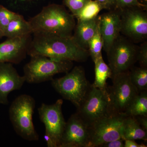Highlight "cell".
Wrapping results in <instances>:
<instances>
[{
    "mask_svg": "<svg viewBox=\"0 0 147 147\" xmlns=\"http://www.w3.org/2000/svg\"><path fill=\"white\" fill-rule=\"evenodd\" d=\"M28 49L29 56L41 55L53 59L82 62L89 57L88 50L76 44L73 37L34 33Z\"/></svg>",
    "mask_w": 147,
    "mask_h": 147,
    "instance_id": "6da1fadb",
    "label": "cell"
},
{
    "mask_svg": "<svg viewBox=\"0 0 147 147\" xmlns=\"http://www.w3.org/2000/svg\"><path fill=\"white\" fill-rule=\"evenodd\" d=\"M34 33L71 36L76 26L75 18L63 6L56 4L44 7L29 21Z\"/></svg>",
    "mask_w": 147,
    "mask_h": 147,
    "instance_id": "7a4b0ae2",
    "label": "cell"
},
{
    "mask_svg": "<svg viewBox=\"0 0 147 147\" xmlns=\"http://www.w3.org/2000/svg\"><path fill=\"white\" fill-rule=\"evenodd\" d=\"M35 105L33 97L21 94L12 101L9 110V119L14 131L22 139L30 142L39 140L33 122Z\"/></svg>",
    "mask_w": 147,
    "mask_h": 147,
    "instance_id": "3957f363",
    "label": "cell"
},
{
    "mask_svg": "<svg viewBox=\"0 0 147 147\" xmlns=\"http://www.w3.org/2000/svg\"><path fill=\"white\" fill-rule=\"evenodd\" d=\"M73 61L53 59L41 55L31 57V59L24 67L26 82L39 84L51 81L56 74L67 73L72 69Z\"/></svg>",
    "mask_w": 147,
    "mask_h": 147,
    "instance_id": "277c9868",
    "label": "cell"
},
{
    "mask_svg": "<svg viewBox=\"0 0 147 147\" xmlns=\"http://www.w3.org/2000/svg\"><path fill=\"white\" fill-rule=\"evenodd\" d=\"M51 81L54 89L76 108L82 103L91 85L87 80L84 68L81 66H75L64 76Z\"/></svg>",
    "mask_w": 147,
    "mask_h": 147,
    "instance_id": "5b68a950",
    "label": "cell"
},
{
    "mask_svg": "<svg viewBox=\"0 0 147 147\" xmlns=\"http://www.w3.org/2000/svg\"><path fill=\"white\" fill-rule=\"evenodd\" d=\"M113 84L108 86V115L124 114L139 92L130 81L129 70L112 76Z\"/></svg>",
    "mask_w": 147,
    "mask_h": 147,
    "instance_id": "8992f818",
    "label": "cell"
},
{
    "mask_svg": "<svg viewBox=\"0 0 147 147\" xmlns=\"http://www.w3.org/2000/svg\"><path fill=\"white\" fill-rule=\"evenodd\" d=\"M63 100L54 104L42 103L38 109L40 119L45 125V137L48 147H59L66 123L62 111Z\"/></svg>",
    "mask_w": 147,
    "mask_h": 147,
    "instance_id": "52a82bcc",
    "label": "cell"
},
{
    "mask_svg": "<svg viewBox=\"0 0 147 147\" xmlns=\"http://www.w3.org/2000/svg\"><path fill=\"white\" fill-rule=\"evenodd\" d=\"M124 114L108 115L96 121L89 126L88 147H99L100 145L122 138Z\"/></svg>",
    "mask_w": 147,
    "mask_h": 147,
    "instance_id": "ba28073f",
    "label": "cell"
},
{
    "mask_svg": "<svg viewBox=\"0 0 147 147\" xmlns=\"http://www.w3.org/2000/svg\"><path fill=\"white\" fill-rule=\"evenodd\" d=\"M138 48L125 37L119 36L106 53L113 76L134 65L137 61Z\"/></svg>",
    "mask_w": 147,
    "mask_h": 147,
    "instance_id": "9c48e42d",
    "label": "cell"
},
{
    "mask_svg": "<svg viewBox=\"0 0 147 147\" xmlns=\"http://www.w3.org/2000/svg\"><path fill=\"white\" fill-rule=\"evenodd\" d=\"M108 96L91 85L76 113L89 125L108 115Z\"/></svg>",
    "mask_w": 147,
    "mask_h": 147,
    "instance_id": "30bf717a",
    "label": "cell"
},
{
    "mask_svg": "<svg viewBox=\"0 0 147 147\" xmlns=\"http://www.w3.org/2000/svg\"><path fill=\"white\" fill-rule=\"evenodd\" d=\"M120 9L121 32L135 42L146 39L147 15L144 9L138 7Z\"/></svg>",
    "mask_w": 147,
    "mask_h": 147,
    "instance_id": "8fae6325",
    "label": "cell"
},
{
    "mask_svg": "<svg viewBox=\"0 0 147 147\" xmlns=\"http://www.w3.org/2000/svg\"><path fill=\"white\" fill-rule=\"evenodd\" d=\"M89 125L76 113L66 123L59 147H88Z\"/></svg>",
    "mask_w": 147,
    "mask_h": 147,
    "instance_id": "7c38bea8",
    "label": "cell"
},
{
    "mask_svg": "<svg viewBox=\"0 0 147 147\" xmlns=\"http://www.w3.org/2000/svg\"><path fill=\"white\" fill-rule=\"evenodd\" d=\"M31 39L30 35L23 37L7 38L0 43V63H20L28 55Z\"/></svg>",
    "mask_w": 147,
    "mask_h": 147,
    "instance_id": "4fadbf2b",
    "label": "cell"
},
{
    "mask_svg": "<svg viewBox=\"0 0 147 147\" xmlns=\"http://www.w3.org/2000/svg\"><path fill=\"white\" fill-rule=\"evenodd\" d=\"M26 82L24 76H21L10 63H0V103L9 104L8 95L19 90Z\"/></svg>",
    "mask_w": 147,
    "mask_h": 147,
    "instance_id": "5bb4252c",
    "label": "cell"
},
{
    "mask_svg": "<svg viewBox=\"0 0 147 147\" xmlns=\"http://www.w3.org/2000/svg\"><path fill=\"white\" fill-rule=\"evenodd\" d=\"M99 27L103 42L102 48L107 53L120 35L121 9L115 8L99 16Z\"/></svg>",
    "mask_w": 147,
    "mask_h": 147,
    "instance_id": "9a60e30c",
    "label": "cell"
},
{
    "mask_svg": "<svg viewBox=\"0 0 147 147\" xmlns=\"http://www.w3.org/2000/svg\"><path fill=\"white\" fill-rule=\"evenodd\" d=\"M99 20V16L89 21H78L74 28L72 37L79 47L84 50L88 49L89 43L94 35Z\"/></svg>",
    "mask_w": 147,
    "mask_h": 147,
    "instance_id": "2e32d148",
    "label": "cell"
},
{
    "mask_svg": "<svg viewBox=\"0 0 147 147\" xmlns=\"http://www.w3.org/2000/svg\"><path fill=\"white\" fill-rule=\"evenodd\" d=\"M32 34L33 30L30 22L19 14L9 22L3 32L4 37L7 38L23 37Z\"/></svg>",
    "mask_w": 147,
    "mask_h": 147,
    "instance_id": "e0dca14e",
    "label": "cell"
},
{
    "mask_svg": "<svg viewBox=\"0 0 147 147\" xmlns=\"http://www.w3.org/2000/svg\"><path fill=\"white\" fill-rule=\"evenodd\" d=\"M94 62L95 64V80L92 85L108 96V86L106 82L108 78L112 79V71L104 62L102 56L98 58Z\"/></svg>",
    "mask_w": 147,
    "mask_h": 147,
    "instance_id": "ac0fdd59",
    "label": "cell"
},
{
    "mask_svg": "<svg viewBox=\"0 0 147 147\" xmlns=\"http://www.w3.org/2000/svg\"><path fill=\"white\" fill-rule=\"evenodd\" d=\"M147 131L141 127L134 117L125 116L124 120L122 138L124 140H142L147 142Z\"/></svg>",
    "mask_w": 147,
    "mask_h": 147,
    "instance_id": "d6986e66",
    "label": "cell"
},
{
    "mask_svg": "<svg viewBox=\"0 0 147 147\" xmlns=\"http://www.w3.org/2000/svg\"><path fill=\"white\" fill-rule=\"evenodd\" d=\"M127 116H147V90L139 92L124 113Z\"/></svg>",
    "mask_w": 147,
    "mask_h": 147,
    "instance_id": "ffe728a7",
    "label": "cell"
},
{
    "mask_svg": "<svg viewBox=\"0 0 147 147\" xmlns=\"http://www.w3.org/2000/svg\"><path fill=\"white\" fill-rule=\"evenodd\" d=\"M103 9L106 8L100 3L95 0H90L74 17L78 21H89L96 18Z\"/></svg>",
    "mask_w": 147,
    "mask_h": 147,
    "instance_id": "44dd1931",
    "label": "cell"
},
{
    "mask_svg": "<svg viewBox=\"0 0 147 147\" xmlns=\"http://www.w3.org/2000/svg\"><path fill=\"white\" fill-rule=\"evenodd\" d=\"M130 81L139 92L147 90V68L134 65L129 69Z\"/></svg>",
    "mask_w": 147,
    "mask_h": 147,
    "instance_id": "7402d4cb",
    "label": "cell"
},
{
    "mask_svg": "<svg viewBox=\"0 0 147 147\" xmlns=\"http://www.w3.org/2000/svg\"><path fill=\"white\" fill-rule=\"evenodd\" d=\"M102 47L103 42L100 32L99 16V20L96 30L93 36L90 40L88 49L89 56L91 57L94 62L98 58L102 56L101 50Z\"/></svg>",
    "mask_w": 147,
    "mask_h": 147,
    "instance_id": "603a6c76",
    "label": "cell"
},
{
    "mask_svg": "<svg viewBox=\"0 0 147 147\" xmlns=\"http://www.w3.org/2000/svg\"><path fill=\"white\" fill-rule=\"evenodd\" d=\"M18 13L9 10L2 5H0V29L3 33L7 25Z\"/></svg>",
    "mask_w": 147,
    "mask_h": 147,
    "instance_id": "cb8c5ba5",
    "label": "cell"
},
{
    "mask_svg": "<svg viewBox=\"0 0 147 147\" xmlns=\"http://www.w3.org/2000/svg\"><path fill=\"white\" fill-rule=\"evenodd\" d=\"M90 0H63V4L68 7L74 16L80 11Z\"/></svg>",
    "mask_w": 147,
    "mask_h": 147,
    "instance_id": "d4e9b609",
    "label": "cell"
},
{
    "mask_svg": "<svg viewBox=\"0 0 147 147\" xmlns=\"http://www.w3.org/2000/svg\"><path fill=\"white\" fill-rule=\"evenodd\" d=\"M115 8L123 9L129 7H138L144 10L146 9L147 5L141 3L138 0H115Z\"/></svg>",
    "mask_w": 147,
    "mask_h": 147,
    "instance_id": "484cf974",
    "label": "cell"
},
{
    "mask_svg": "<svg viewBox=\"0 0 147 147\" xmlns=\"http://www.w3.org/2000/svg\"><path fill=\"white\" fill-rule=\"evenodd\" d=\"M137 61L141 67L147 68V42H144L138 48Z\"/></svg>",
    "mask_w": 147,
    "mask_h": 147,
    "instance_id": "4316f807",
    "label": "cell"
},
{
    "mask_svg": "<svg viewBox=\"0 0 147 147\" xmlns=\"http://www.w3.org/2000/svg\"><path fill=\"white\" fill-rule=\"evenodd\" d=\"M99 147H124V140L120 139L113 140L102 144Z\"/></svg>",
    "mask_w": 147,
    "mask_h": 147,
    "instance_id": "83f0119b",
    "label": "cell"
},
{
    "mask_svg": "<svg viewBox=\"0 0 147 147\" xmlns=\"http://www.w3.org/2000/svg\"><path fill=\"white\" fill-rule=\"evenodd\" d=\"M141 127L145 131H147V116H138L134 117Z\"/></svg>",
    "mask_w": 147,
    "mask_h": 147,
    "instance_id": "f1b7e54d",
    "label": "cell"
},
{
    "mask_svg": "<svg viewBox=\"0 0 147 147\" xmlns=\"http://www.w3.org/2000/svg\"><path fill=\"white\" fill-rule=\"evenodd\" d=\"M100 3L105 7L106 9H110L115 7V0H95Z\"/></svg>",
    "mask_w": 147,
    "mask_h": 147,
    "instance_id": "f546056e",
    "label": "cell"
},
{
    "mask_svg": "<svg viewBox=\"0 0 147 147\" xmlns=\"http://www.w3.org/2000/svg\"><path fill=\"white\" fill-rule=\"evenodd\" d=\"M147 146L144 144H137L135 140L126 139L124 140V147H146Z\"/></svg>",
    "mask_w": 147,
    "mask_h": 147,
    "instance_id": "4dcf8cb0",
    "label": "cell"
},
{
    "mask_svg": "<svg viewBox=\"0 0 147 147\" xmlns=\"http://www.w3.org/2000/svg\"><path fill=\"white\" fill-rule=\"evenodd\" d=\"M34 1L35 0H8L9 1L13 4L26 3Z\"/></svg>",
    "mask_w": 147,
    "mask_h": 147,
    "instance_id": "1f68e13d",
    "label": "cell"
},
{
    "mask_svg": "<svg viewBox=\"0 0 147 147\" xmlns=\"http://www.w3.org/2000/svg\"><path fill=\"white\" fill-rule=\"evenodd\" d=\"M3 37H4L3 33V32L2 31V30L0 29V39H1Z\"/></svg>",
    "mask_w": 147,
    "mask_h": 147,
    "instance_id": "d6a6232c",
    "label": "cell"
},
{
    "mask_svg": "<svg viewBox=\"0 0 147 147\" xmlns=\"http://www.w3.org/2000/svg\"><path fill=\"white\" fill-rule=\"evenodd\" d=\"M138 1H139V0H138ZM142 1H144V4L145 5H146L147 0H142Z\"/></svg>",
    "mask_w": 147,
    "mask_h": 147,
    "instance_id": "836d02e7",
    "label": "cell"
}]
</instances>
